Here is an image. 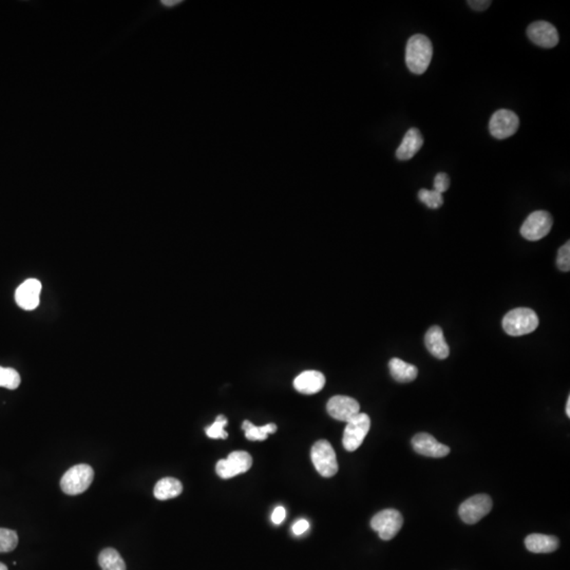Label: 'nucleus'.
I'll use <instances>...</instances> for the list:
<instances>
[{
    "label": "nucleus",
    "instance_id": "7c9ffc66",
    "mask_svg": "<svg viewBox=\"0 0 570 570\" xmlns=\"http://www.w3.org/2000/svg\"><path fill=\"white\" fill-rule=\"evenodd\" d=\"M467 3L475 11L483 12L490 7L491 1H489V0H469Z\"/></svg>",
    "mask_w": 570,
    "mask_h": 570
},
{
    "label": "nucleus",
    "instance_id": "2f4dec72",
    "mask_svg": "<svg viewBox=\"0 0 570 570\" xmlns=\"http://www.w3.org/2000/svg\"><path fill=\"white\" fill-rule=\"evenodd\" d=\"M181 3H182L181 0H163V1H161L162 5H165V7H175V5Z\"/></svg>",
    "mask_w": 570,
    "mask_h": 570
},
{
    "label": "nucleus",
    "instance_id": "5701e85b",
    "mask_svg": "<svg viewBox=\"0 0 570 570\" xmlns=\"http://www.w3.org/2000/svg\"><path fill=\"white\" fill-rule=\"evenodd\" d=\"M21 382V375L16 370L0 367V386L9 388V390H15L18 388Z\"/></svg>",
    "mask_w": 570,
    "mask_h": 570
},
{
    "label": "nucleus",
    "instance_id": "f257e3e1",
    "mask_svg": "<svg viewBox=\"0 0 570 570\" xmlns=\"http://www.w3.org/2000/svg\"><path fill=\"white\" fill-rule=\"evenodd\" d=\"M433 47L431 40L423 34L413 35L406 47V64L414 74H423L432 60Z\"/></svg>",
    "mask_w": 570,
    "mask_h": 570
},
{
    "label": "nucleus",
    "instance_id": "4468645a",
    "mask_svg": "<svg viewBox=\"0 0 570 570\" xmlns=\"http://www.w3.org/2000/svg\"><path fill=\"white\" fill-rule=\"evenodd\" d=\"M414 451L421 456L428 458H445L450 453V448L446 445L441 444L432 435L428 433H419L412 438Z\"/></svg>",
    "mask_w": 570,
    "mask_h": 570
},
{
    "label": "nucleus",
    "instance_id": "6ab92c4d",
    "mask_svg": "<svg viewBox=\"0 0 570 570\" xmlns=\"http://www.w3.org/2000/svg\"><path fill=\"white\" fill-rule=\"evenodd\" d=\"M392 377L398 382H411L417 380L419 370L413 364H408L399 358H392L388 362Z\"/></svg>",
    "mask_w": 570,
    "mask_h": 570
},
{
    "label": "nucleus",
    "instance_id": "20e7f679",
    "mask_svg": "<svg viewBox=\"0 0 570 570\" xmlns=\"http://www.w3.org/2000/svg\"><path fill=\"white\" fill-rule=\"evenodd\" d=\"M314 467L323 478H332L338 472V462L333 447L327 441L321 439L314 444L310 452Z\"/></svg>",
    "mask_w": 570,
    "mask_h": 570
},
{
    "label": "nucleus",
    "instance_id": "9b49d317",
    "mask_svg": "<svg viewBox=\"0 0 570 570\" xmlns=\"http://www.w3.org/2000/svg\"><path fill=\"white\" fill-rule=\"evenodd\" d=\"M529 40L542 48L552 49L559 44L560 37L556 27L548 21H538L527 28Z\"/></svg>",
    "mask_w": 570,
    "mask_h": 570
},
{
    "label": "nucleus",
    "instance_id": "a878e982",
    "mask_svg": "<svg viewBox=\"0 0 570 570\" xmlns=\"http://www.w3.org/2000/svg\"><path fill=\"white\" fill-rule=\"evenodd\" d=\"M419 199L421 202L427 205L429 208H432V210H436L444 204V198H443L442 193H437L436 190L421 189L419 193Z\"/></svg>",
    "mask_w": 570,
    "mask_h": 570
},
{
    "label": "nucleus",
    "instance_id": "f8f14e48",
    "mask_svg": "<svg viewBox=\"0 0 570 570\" xmlns=\"http://www.w3.org/2000/svg\"><path fill=\"white\" fill-rule=\"evenodd\" d=\"M327 410L334 419L347 423L360 413V406L354 398L336 395L327 401Z\"/></svg>",
    "mask_w": 570,
    "mask_h": 570
},
{
    "label": "nucleus",
    "instance_id": "2eb2a0df",
    "mask_svg": "<svg viewBox=\"0 0 570 570\" xmlns=\"http://www.w3.org/2000/svg\"><path fill=\"white\" fill-rule=\"evenodd\" d=\"M325 384V375L318 371H306L294 380V386L299 393L312 395L321 391Z\"/></svg>",
    "mask_w": 570,
    "mask_h": 570
},
{
    "label": "nucleus",
    "instance_id": "72a5a7b5",
    "mask_svg": "<svg viewBox=\"0 0 570 570\" xmlns=\"http://www.w3.org/2000/svg\"><path fill=\"white\" fill-rule=\"evenodd\" d=\"M0 570H8V567L5 564L0 563Z\"/></svg>",
    "mask_w": 570,
    "mask_h": 570
},
{
    "label": "nucleus",
    "instance_id": "0eeeda50",
    "mask_svg": "<svg viewBox=\"0 0 570 570\" xmlns=\"http://www.w3.org/2000/svg\"><path fill=\"white\" fill-rule=\"evenodd\" d=\"M552 216L545 210H538L529 214L521 227V235L528 241H538L549 234L552 227Z\"/></svg>",
    "mask_w": 570,
    "mask_h": 570
},
{
    "label": "nucleus",
    "instance_id": "423d86ee",
    "mask_svg": "<svg viewBox=\"0 0 570 570\" xmlns=\"http://www.w3.org/2000/svg\"><path fill=\"white\" fill-rule=\"evenodd\" d=\"M403 515L395 509H386L375 515L371 520V527L377 532L382 540L390 541L403 527Z\"/></svg>",
    "mask_w": 570,
    "mask_h": 570
},
{
    "label": "nucleus",
    "instance_id": "aec40b11",
    "mask_svg": "<svg viewBox=\"0 0 570 570\" xmlns=\"http://www.w3.org/2000/svg\"><path fill=\"white\" fill-rule=\"evenodd\" d=\"M183 491V486L181 482L177 478H165L158 482L154 486L153 495L160 501L173 499L181 495Z\"/></svg>",
    "mask_w": 570,
    "mask_h": 570
},
{
    "label": "nucleus",
    "instance_id": "f3484780",
    "mask_svg": "<svg viewBox=\"0 0 570 570\" xmlns=\"http://www.w3.org/2000/svg\"><path fill=\"white\" fill-rule=\"evenodd\" d=\"M425 343L428 351L436 358L446 359L450 355V349L445 339L443 330L437 325L428 330L425 336Z\"/></svg>",
    "mask_w": 570,
    "mask_h": 570
},
{
    "label": "nucleus",
    "instance_id": "4be33fe9",
    "mask_svg": "<svg viewBox=\"0 0 570 570\" xmlns=\"http://www.w3.org/2000/svg\"><path fill=\"white\" fill-rule=\"evenodd\" d=\"M101 570H126V564L121 554L113 548H106L99 554Z\"/></svg>",
    "mask_w": 570,
    "mask_h": 570
},
{
    "label": "nucleus",
    "instance_id": "bb28decb",
    "mask_svg": "<svg viewBox=\"0 0 570 570\" xmlns=\"http://www.w3.org/2000/svg\"><path fill=\"white\" fill-rule=\"evenodd\" d=\"M556 264L562 271H570V243L564 244L558 253V259H556Z\"/></svg>",
    "mask_w": 570,
    "mask_h": 570
},
{
    "label": "nucleus",
    "instance_id": "c85d7f7f",
    "mask_svg": "<svg viewBox=\"0 0 570 570\" xmlns=\"http://www.w3.org/2000/svg\"><path fill=\"white\" fill-rule=\"evenodd\" d=\"M308 528H310V523L308 521L299 520L293 525L292 530L295 536H301L308 530Z\"/></svg>",
    "mask_w": 570,
    "mask_h": 570
},
{
    "label": "nucleus",
    "instance_id": "1a4fd4ad",
    "mask_svg": "<svg viewBox=\"0 0 570 570\" xmlns=\"http://www.w3.org/2000/svg\"><path fill=\"white\" fill-rule=\"evenodd\" d=\"M491 509V497L487 495H478L469 497L460 505L458 515L462 522L473 525L485 517Z\"/></svg>",
    "mask_w": 570,
    "mask_h": 570
},
{
    "label": "nucleus",
    "instance_id": "39448f33",
    "mask_svg": "<svg viewBox=\"0 0 570 570\" xmlns=\"http://www.w3.org/2000/svg\"><path fill=\"white\" fill-rule=\"evenodd\" d=\"M370 428L371 419L366 413L357 414L356 417L347 421L343 438L345 450L349 452L357 450L364 443Z\"/></svg>",
    "mask_w": 570,
    "mask_h": 570
},
{
    "label": "nucleus",
    "instance_id": "f03ea898",
    "mask_svg": "<svg viewBox=\"0 0 570 570\" xmlns=\"http://www.w3.org/2000/svg\"><path fill=\"white\" fill-rule=\"evenodd\" d=\"M538 327V315L531 308H515L503 318L504 331L513 337L532 333Z\"/></svg>",
    "mask_w": 570,
    "mask_h": 570
},
{
    "label": "nucleus",
    "instance_id": "393cba45",
    "mask_svg": "<svg viewBox=\"0 0 570 570\" xmlns=\"http://www.w3.org/2000/svg\"><path fill=\"white\" fill-rule=\"evenodd\" d=\"M227 423L228 421L225 417H223V415H219V417H216V421H214V423H212V425H210V427H207L206 429H205V432H206L207 436L210 437V438L212 439L227 438L228 433L224 430V428L227 425Z\"/></svg>",
    "mask_w": 570,
    "mask_h": 570
},
{
    "label": "nucleus",
    "instance_id": "6e6552de",
    "mask_svg": "<svg viewBox=\"0 0 570 570\" xmlns=\"http://www.w3.org/2000/svg\"><path fill=\"white\" fill-rule=\"evenodd\" d=\"M253 466V458L245 451H235L230 453L226 460L216 462V471L223 480L235 478L239 474L249 471Z\"/></svg>",
    "mask_w": 570,
    "mask_h": 570
},
{
    "label": "nucleus",
    "instance_id": "412c9836",
    "mask_svg": "<svg viewBox=\"0 0 570 570\" xmlns=\"http://www.w3.org/2000/svg\"><path fill=\"white\" fill-rule=\"evenodd\" d=\"M242 429L245 432L246 438L251 442H262L265 441L269 434H274L277 431V425L275 423H267L262 427H257L249 421H244Z\"/></svg>",
    "mask_w": 570,
    "mask_h": 570
},
{
    "label": "nucleus",
    "instance_id": "c756f323",
    "mask_svg": "<svg viewBox=\"0 0 570 570\" xmlns=\"http://www.w3.org/2000/svg\"><path fill=\"white\" fill-rule=\"evenodd\" d=\"M285 517H286V510H285L284 507L278 506L273 511L271 521L274 524L280 525L285 520Z\"/></svg>",
    "mask_w": 570,
    "mask_h": 570
},
{
    "label": "nucleus",
    "instance_id": "a211bd4d",
    "mask_svg": "<svg viewBox=\"0 0 570 570\" xmlns=\"http://www.w3.org/2000/svg\"><path fill=\"white\" fill-rule=\"evenodd\" d=\"M525 545L529 552L534 554H550L559 547V538L554 536L534 534L527 536Z\"/></svg>",
    "mask_w": 570,
    "mask_h": 570
},
{
    "label": "nucleus",
    "instance_id": "9d476101",
    "mask_svg": "<svg viewBox=\"0 0 570 570\" xmlns=\"http://www.w3.org/2000/svg\"><path fill=\"white\" fill-rule=\"evenodd\" d=\"M520 127L519 116L508 109H499L493 113L489 122V132L493 138L504 140L517 134Z\"/></svg>",
    "mask_w": 570,
    "mask_h": 570
},
{
    "label": "nucleus",
    "instance_id": "7ed1b4c3",
    "mask_svg": "<svg viewBox=\"0 0 570 570\" xmlns=\"http://www.w3.org/2000/svg\"><path fill=\"white\" fill-rule=\"evenodd\" d=\"M95 472L89 464H76L70 468L60 481V488L68 495H81L92 484Z\"/></svg>",
    "mask_w": 570,
    "mask_h": 570
},
{
    "label": "nucleus",
    "instance_id": "cd10ccee",
    "mask_svg": "<svg viewBox=\"0 0 570 570\" xmlns=\"http://www.w3.org/2000/svg\"><path fill=\"white\" fill-rule=\"evenodd\" d=\"M449 186H450L449 175L445 173H437L436 177H434V190L443 195V193L448 190Z\"/></svg>",
    "mask_w": 570,
    "mask_h": 570
},
{
    "label": "nucleus",
    "instance_id": "dca6fc26",
    "mask_svg": "<svg viewBox=\"0 0 570 570\" xmlns=\"http://www.w3.org/2000/svg\"><path fill=\"white\" fill-rule=\"evenodd\" d=\"M423 145V138L419 129H409L404 136L403 142H400L399 147L396 150V158L399 161L411 160L421 150Z\"/></svg>",
    "mask_w": 570,
    "mask_h": 570
},
{
    "label": "nucleus",
    "instance_id": "473e14b6",
    "mask_svg": "<svg viewBox=\"0 0 570 570\" xmlns=\"http://www.w3.org/2000/svg\"><path fill=\"white\" fill-rule=\"evenodd\" d=\"M566 414L568 417H570V397H568L567 404H566Z\"/></svg>",
    "mask_w": 570,
    "mask_h": 570
},
{
    "label": "nucleus",
    "instance_id": "b1692460",
    "mask_svg": "<svg viewBox=\"0 0 570 570\" xmlns=\"http://www.w3.org/2000/svg\"><path fill=\"white\" fill-rule=\"evenodd\" d=\"M18 545V536L14 530L0 528V552H13Z\"/></svg>",
    "mask_w": 570,
    "mask_h": 570
},
{
    "label": "nucleus",
    "instance_id": "ddd939ff",
    "mask_svg": "<svg viewBox=\"0 0 570 570\" xmlns=\"http://www.w3.org/2000/svg\"><path fill=\"white\" fill-rule=\"evenodd\" d=\"M42 283L37 279H28L19 285L15 293V301L19 308L33 310L40 306Z\"/></svg>",
    "mask_w": 570,
    "mask_h": 570
}]
</instances>
